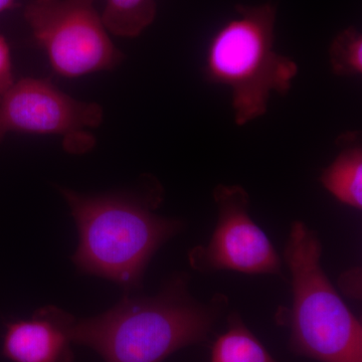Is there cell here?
Listing matches in <instances>:
<instances>
[{
	"label": "cell",
	"instance_id": "obj_1",
	"mask_svg": "<svg viewBox=\"0 0 362 362\" xmlns=\"http://www.w3.org/2000/svg\"><path fill=\"white\" fill-rule=\"evenodd\" d=\"M188 286L189 276L176 274L156 296H125L101 315L76 320L71 340L106 362H162L206 339L228 308L225 295L201 302Z\"/></svg>",
	"mask_w": 362,
	"mask_h": 362
},
{
	"label": "cell",
	"instance_id": "obj_2",
	"mask_svg": "<svg viewBox=\"0 0 362 362\" xmlns=\"http://www.w3.org/2000/svg\"><path fill=\"white\" fill-rule=\"evenodd\" d=\"M59 190L80 235L74 263L83 273L109 279L126 291L141 287L150 259L183 228L182 221L152 211L156 199Z\"/></svg>",
	"mask_w": 362,
	"mask_h": 362
},
{
	"label": "cell",
	"instance_id": "obj_3",
	"mask_svg": "<svg viewBox=\"0 0 362 362\" xmlns=\"http://www.w3.org/2000/svg\"><path fill=\"white\" fill-rule=\"evenodd\" d=\"M276 16L270 2L238 6L207 44L204 76L230 90L237 125L266 114L272 95L287 94L296 78L297 64L274 47Z\"/></svg>",
	"mask_w": 362,
	"mask_h": 362
},
{
	"label": "cell",
	"instance_id": "obj_4",
	"mask_svg": "<svg viewBox=\"0 0 362 362\" xmlns=\"http://www.w3.org/2000/svg\"><path fill=\"white\" fill-rule=\"evenodd\" d=\"M321 257L318 233L295 221L284 250L292 279L290 347L320 362H362L361 323L326 275Z\"/></svg>",
	"mask_w": 362,
	"mask_h": 362
},
{
	"label": "cell",
	"instance_id": "obj_5",
	"mask_svg": "<svg viewBox=\"0 0 362 362\" xmlns=\"http://www.w3.org/2000/svg\"><path fill=\"white\" fill-rule=\"evenodd\" d=\"M25 18L52 68L63 77L113 70L122 62L94 0H33Z\"/></svg>",
	"mask_w": 362,
	"mask_h": 362
},
{
	"label": "cell",
	"instance_id": "obj_6",
	"mask_svg": "<svg viewBox=\"0 0 362 362\" xmlns=\"http://www.w3.org/2000/svg\"><path fill=\"white\" fill-rule=\"evenodd\" d=\"M102 121L99 104L78 101L42 78H21L0 99V143L11 132L61 135L66 149L78 153L92 148L87 129Z\"/></svg>",
	"mask_w": 362,
	"mask_h": 362
},
{
	"label": "cell",
	"instance_id": "obj_7",
	"mask_svg": "<svg viewBox=\"0 0 362 362\" xmlns=\"http://www.w3.org/2000/svg\"><path fill=\"white\" fill-rule=\"evenodd\" d=\"M218 223L206 245L188 252L195 271H235L247 275L282 276V259L266 233L250 216V197L240 185H218L214 190Z\"/></svg>",
	"mask_w": 362,
	"mask_h": 362
},
{
	"label": "cell",
	"instance_id": "obj_8",
	"mask_svg": "<svg viewBox=\"0 0 362 362\" xmlns=\"http://www.w3.org/2000/svg\"><path fill=\"white\" fill-rule=\"evenodd\" d=\"M77 319L45 306L30 320L7 324L2 352L13 362H73L71 328Z\"/></svg>",
	"mask_w": 362,
	"mask_h": 362
},
{
	"label": "cell",
	"instance_id": "obj_9",
	"mask_svg": "<svg viewBox=\"0 0 362 362\" xmlns=\"http://www.w3.org/2000/svg\"><path fill=\"white\" fill-rule=\"evenodd\" d=\"M341 150L320 175L323 187L337 201L362 209V148L357 134L341 138Z\"/></svg>",
	"mask_w": 362,
	"mask_h": 362
},
{
	"label": "cell",
	"instance_id": "obj_10",
	"mask_svg": "<svg viewBox=\"0 0 362 362\" xmlns=\"http://www.w3.org/2000/svg\"><path fill=\"white\" fill-rule=\"evenodd\" d=\"M211 362L278 361L252 334L240 314L233 312L228 317V329L214 343Z\"/></svg>",
	"mask_w": 362,
	"mask_h": 362
},
{
	"label": "cell",
	"instance_id": "obj_11",
	"mask_svg": "<svg viewBox=\"0 0 362 362\" xmlns=\"http://www.w3.org/2000/svg\"><path fill=\"white\" fill-rule=\"evenodd\" d=\"M156 13V0H106L101 16L109 33L135 37L152 25Z\"/></svg>",
	"mask_w": 362,
	"mask_h": 362
},
{
	"label": "cell",
	"instance_id": "obj_12",
	"mask_svg": "<svg viewBox=\"0 0 362 362\" xmlns=\"http://www.w3.org/2000/svg\"><path fill=\"white\" fill-rule=\"evenodd\" d=\"M330 66L333 73L343 77L362 74V35L354 26L341 30L331 42Z\"/></svg>",
	"mask_w": 362,
	"mask_h": 362
},
{
	"label": "cell",
	"instance_id": "obj_13",
	"mask_svg": "<svg viewBox=\"0 0 362 362\" xmlns=\"http://www.w3.org/2000/svg\"><path fill=\"white\" fill-rule=\"evenodd\" d=\"M14 82L11 49L6 40L0 35V99Z\"/></svg>",
	"mask_w": 362,
	"mask_h": 362
},
{
	"label": "cell",
	"instance_id": "obj_14",
	"mask_svg": "<svg viewBox=\"0 0 362 362\" xmlns=\"http://www.w3.org/2000/svg\"><path fill=\"white\" fill-rule=\"evenodd\" d=\"M361 269L356 268L354 270L346 272L340 278L339 285L341 289L349 293L350 296L358 297V282H361Z\"/></svg>",
	"mask_w": 362,
	"mask_h": 362
},
{
	"label": "cell",
	"instance_id": "obj_15",
	"mask_svg": "<svg viewBox=\"0 0 362 362\" xmlns=\"http://www.w3.org/2000/svg\"><path fill=\"white\" fill-rule=\"evenodd\" d=\"M16 0H0V13H4L7 9L13 6Z\"/></svg>",
	"mask_w": 362,
	"mask_h": 362
}]
</instances>
